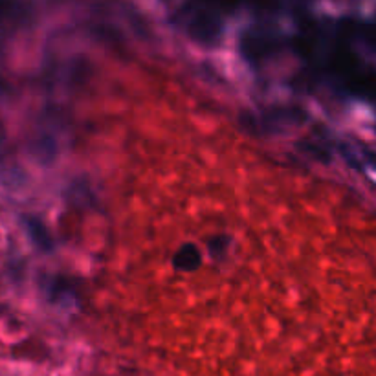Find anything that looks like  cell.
I'll return each mask as SVG.
<instances>
[{
	"instance_id": "5b68a950",
	"label": "cell",
	"mask_w": 376,
	"mask_h": 376,
	"mask_svg": "<svg viewBox=\"0 0 376 376\" xmlns=\"http://www.w3.org/2000/svg\"><path fill=\"white\" fill-rule=\"evenodd\" d=\"M30 17V6L0 2V41H4Z\"/></svg>"
},
{
	"instance_id": "3957f363",
	"label": "cell",
	"mask_w": 376,
	"mask_h": 376,
	"mask_svg": "<svg viewBox=\"0 0 376 376\" xmlns=\"http://www.w3.org/2000/svg\"><path fill=\"white\" fill-rule=\"evenodd\" d=\"M306 119V112L299 107H272L261 112L248 114L242 123L248 131L259 134H279L290 129L301 127Z\"/></svg>"
},
{
	"instance_id": "ba28073f",
	"label": "cell",
	"mask_w": 376,
	"mask_h": 376,
	"mask_svg": "<svg viewBox=\"0 0 376 376\" xmlns=\"http://www.w3.org/2000/svg\"><path fill=\"white\" fill-rule=\"evenodd\" d=\"M227 246H230V239H227L226 235H215L213 239H210V242H208L211 257H217V259L222 257V255L226 254Z\"/></svg>"
},
{
	"instance_id": "6da1fadb",
	"label": "cell",
	"mask_w": 376,
	"mask_h": 376,
	"mask_svg": "<svg viewBox=\"0 0 376 376\" xmlns=\"http://www.w3.org/2000/svg\"><path fill=\"white\" fill-rule=\"evenodd\" d=\"M367 43H372L371 31L353 21H340L328 26H306L299 33L298 48L316 75L362 96L372 85V68L365 66L358 53V44Z\"/></svg>"
},
{
	"instance_id": "7a4b0ae2",
	"label": "cell",
	"mask_w": 376,
	"mask_h": 376,
	"mask_svg": "<svg viewBox=\"0 0 376 376\" xmlns=\"http://www.w3.org/2000/svg\"><path fill=\"white\" fill-rule=\"evenodd\" d=\"M171 21L182 33L202 46H217L224 36V15L215 4L188 2L176 8Z\"/></svg>"
},
{
	"instance_id": "277c9868",
	"label": "cell",
	"mask_w": 376,
	"mask_h": 376,
	"mask_svg": "<svg viewBox=\"0 0 376 376\" xmlns=\"http://www.w3.org/2000/svg\"><path fill=\"white\" fill-rule=\"evenodd\" d=\"M284 46V37L277 28L272 26H252L242 31L241 52L246 61L259 63L267 61L268 57L276 55Z\"/></svg>"
},
{
	"instance_id": "8992f818",
	"label": "cell",
	"mask_w": 376,
	"mask_h": 376,
	"mask_svg": "<svg viewBox=\"0 0 376 376\" xmlns=\"http://www.w3.org/2000/svg\"><path fill=\"white\" fill-rule=\"evenodd\" d=\"M202 264V254L197 245L193 242H186L180 246L173 255V268L176 272H197Z\"/></svg>"
},
{
	"instance_id": "52a82bcc",
	"label": "cell",
	"mask_w": 376,
	"mask_h": 376,
	"mask_svg": "<svg viewBox=\"0 0 376 376\" xmlns=\"http://www.w3.org/2000/svg\"><path fill=\"white\" fill-rule=\"evenodd\" d=\"M26 230L30 233L31 241L36 242L37 248H41L43 252H50L53 248L52 237H50L48 230L43 224V220L36 219V217H26Z\"/></svg>"
}]
</instances>
